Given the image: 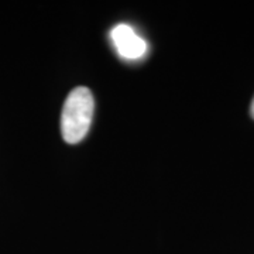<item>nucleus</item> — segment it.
Wrapping results in <instances>:
<instances>
[{"instance_id":"obj_1","label":"nucleus","mask_w":254,"mask_h":254,"mask_svg":"<svg viewBox=\"0 0 254 254\" xmlns=\"http://www.w3.org/2000/svg\"><path fill=\"white\" fill-rule=\"evenodd\" d=\"M93 109L95 102L88 88L78 86L68 95L61 115V133L68 144H76L88 134Z\"/></svg>"},{"instance_id":"obj_2","label":"nucleus","mask_w":254,"mask_h":254,"mask_svg":"<svg viewBox=\"0 0 254 254\" xmlns=\"http://www.w3.org/2000/svg\"><path fill=\"white\" fill-rule=\"evenodd\" d=\"M112 43L125 60H140L147 53V43L128 24H118L110 31Z\"/></svg>"},{"instance_id":"obj_3","label":"nucleus","mask_w":254,"mask_h":254,"mask_svg":"<svg viewBox=\"0 0 254 254\" xmlns=\"http://www.w3.org/2000/svg\"><path fill=\"white\" fill-rule=\"evenodd\" d=\"M250 115H252V118L254 119V98L253 102H252V106H250Z\"/></svg>"}]
</instances>
